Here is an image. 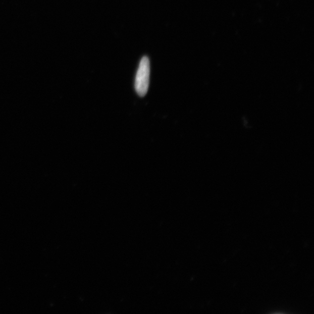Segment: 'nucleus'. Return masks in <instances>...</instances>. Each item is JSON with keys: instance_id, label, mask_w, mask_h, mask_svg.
<instances>
[{"instance_id": "f257e3e1", "label": "nucleus", "mask_w": 314, "mask_h": 314, "mask_svg": "<svg viewBox=\"0 0 314 314\" xmlns=\"http://www.w3.org/2000/svg\"><path fill=\"white\" fill-rule=\"evenodd\" d=\"M150 64L147 57L141 59L136 73L135 89L138 95L144 97L147 94L150 83Z\"/></svg>"}]
</instances>
